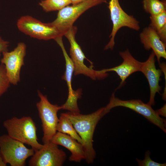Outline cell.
Here are the masks:
<instances>
[{
  "mask_svg": "<svg viewBox=\"0 0 166 166\" xmlns=\"http://www.w3.org/2000/svg\"><path fill=\"white\" fill-rule=\"evenodd\" d=\"M10 84L5 65L1 64L0 65V97L6 92Z\"/></svg>",
  "mask_w": 166,
  "mask_h": 166,
  "instance_id": "44dd1931",
  "label": "cell"
},
{
  "mask_svg": "<svg viewBox=\"0 0 166 166\" xmlns=\"http://www.w3.org/2000/svg\"><path fill=\"white\" fill-rule=\"evenodd\" d=\"M71 4L70 0H42L39 5L45 12L59 10Z\"/></svg>",
  "mask_w": 166,
  "mask_h": 166,
  "instance_id": "d6986e66",
  "label": "cell"
},
{
  "mask_svg": "<svg viewBox=\"0 0 166 166\" xmlns=\"http://www.w3.org/2000/svg\"><path fill=\"white\" fill-rule=\"evenodd\" d=\"M108 8L110 11L113 27L109 36V41L104 49H112L115 44V38L118 30L122 27H126L138 31L140 28L139 22L132 15L126 13L121 8L119 0H110Z\"/></svg>",
  "mask_w": 166,
  "mask_h": 166,
  "instance_id": "9c48e42d",
  "label": "cell"
},
{
  "mask_svg": "<svg viewBox=\"0 0 166 166\" xmlns=\"http://www.w3.org/2000/svg\"><path fill=\"white\" fill-rule=\"evenodd\" d=\"M149 26L156 32L166 25V10L160 14L151 15Z\"/></svg>",
  "mask_w": 166,
  "mask_h": 166,
  "instance_id": "ffe728a7",
  "label": "cell"
},
{
  "mask_svg": "<svg viewBox=\"0 0 166 166\" xmlns=\"http://www.w3.org/2000/svg\"><path fill=\"white\" fill-rule=\"evenodd\" d=\"M107 2V0H87L66 6L59 10L57 18L51 23L63 36L84 12L92 7Z\"/></svg>",
  "mask_w": 166,
  "mask_h": 166,
  "instance_id": "8992f818",
  "label": "cell"
},
{
  "mask_svg": "<svg viewBox=\"0 0 166 166\" xmlns=\"http://www.w3.org/2000/svg\"><path fill=\"white\" fill-rule=\"evenodd\" d=\"M31 157L29 161L30 166H61L67 158L65 153L58 145L50 141L44 144Z\"/></svg>",
  "mask_w": 166,
  "mask_h": 166,
  "instance_id": "8fae6325",
  "label": "cell"
},
{
  "mask_svg": "<svg viewBox=\"0 0 166 166\" xmlns=\"http://www.w3.org/2000/svg\"><path fill=\"white\" fill-rule=\"evenodd\" d=\"M145 11L151 15L157 14L166 10V0H143Z\"/></svg>",
  "mask_w": 166,
  "mask_h": 166,
  "instance_id": "ac0fdd59",
  "label": "cell"
},
{
  "mask_svg": "<svg viewBox=\"0 0 166 166\" xmlns=\"http://www.w3.org/2000/svg\"><path fill=\"white\" fill-rule=\"evenodd\" d=\"M119 54L123 59L122 62L114 67L102 69L103 72H115L119 77L121 81L118 87H121L124 83L126 79L135 72L140 71L142 62L134 58L128 49L120 52Z\"/></svg>",
  "mask_w": 166,
  "mask_h": 166,
  "instance_id": "4fadbf2b",
  "label": "cell"
},
{
  "mask_svg": "<svg viewBox=\"0 0 166 166\" xmlns=\"http://www.w3.org/2000/svg\"><path fill=\"white\" fill-rule=\"evenodd\" d=\"M17 26L22 33L39 40H55L63 36L51 22L44 23L29 15L23 16L19 18Z\"/></svg>",
  "mask_w": 166,
  "mask_h": 166,
  "instance_id": "ba28073f",
  "label": "cell"
},
{
  "mask_svg": "<svg viewBox=\"0 0 166 166\" xmlns=\"http://www.w3.org/2000/svg\"><path fill=\"white\" fill-rule=\"evenodd\" d=\"M26 46L23 42H19L14 49L10 52H3L1 60L5 65L7 76L10 84L17 85L20 80V73L24 65Z\"/></svg>",
  "mask_w": 166,
  "mask_h": 166,
  "instance_id": "30bf717a",
  "label": "cell"
},
{
  "mask_svg": "<svg viewBox=\"0 0 166 166\" xmlns=\"http://www.w3.org/2000/svg\"><path fill=\"white\" fill-rule=\"evenodd\" d=\"M86 0H70V1L71 4H75Z\"/></svg>",
  "mask_w": 166,
  "mask_h": 166,
  "instance_id": "4316f807",
  "label": "cell"
},
{
  "mask_svg": "<svg viewBox=\"0 0 166 166\" xmlns=\"http://www.w3.org/2000/svg\"><path fill=\"white\" fill-rule=\"evenodd\" d=\"M0 152L6 164L11 166H24L26 161L35 151L8 134L0 136Z\"/></svg>",
  "mask_w": 166,
  "mask_h": 166,
  "instance_id": "277c9868",
  "label": "cell"
},
{
  "mask_svg": "<svg viewBox=\"0 0 166 166\" xmlns=\"http://www.w3.org/2000/svg\"><path fill=\"white\" fill-rule=\"evenodd\" d=\"M50 141L67 148L71 153L69 160L71 161L80 162L85 159V154L81 144L70 136L57 132Z\"/></svg>",
  "mask_w": 166,
  "mask_h": 166,
  "instance_id": "9a60e30c",
  "label": "cell"
},
{
  "mask_svg": "<svg viewBox=\"0 0 166 166\" xmlns=\"http://www.w3.org/2000/svg\"><path fill=\"white\" fill-rule=\"evenodd\" d=\"M3 126L9 136L30 146L35 152L43 147V145L38 141L37 128L31 117H14L5 121Z\"/></svg>",
  "mask_w": 166,
  "mask_h": 166,
  "instance_id": "7a4b0ae2",
  "label": "cell"
},
{
  "mask_svg": "<svg viewBox=\"0 0 166 166\" xmlns=\"http://www.w3.org/2000/svg\"><path fill=\"white\" fill-rule=\"evenodd\" d=\"M157 113L166 117V105L165 104L161 108L156 110Z\"/></svg>",
  "mask_w": 166,
  "mask_h": 166,
  "instance_id": "d4e9b609",
  "label": "cell"
},
{
  "mask_svg": "<svg viewBox=\"0 0 166 166\" xmlns=\"http://www.w3.org/2000/svg\"><path fill=\"white\" fill-rule=\"evenodd\" d=\"M57 131L70 136L82 145L83 143L81 138L73 127L72 122L65 113H61L60 115L57 127Z\"/></svg>",
  "mask_w": 166,
  "mask_h": 166,
  "instance_id": "e0dca14e",
  "label": "cell"
},
{
  "mask_svg": "<svg viewBox=\"0 0 166 166\" xmlns=\"http://www.w3.org/2000/svg\"><path fill=\"white\" fill-rule=\"evenodd\" d=\"M156 32L161 41L166 44V25Z\"/></svg>",
  "mask_w": 166,
  "mask_h": 166,
  "instance_id": "cb8c5ba5",
  "label": "cell"
},
{
  "mask_svg": "<svg viewBox=\"0 0 166 166\" xmlns=\"http://www.w3.org/2000/svg\"><path fill=\"white\" fill-rule=\"evenodd\" d=\"M109 112L105 107L86 115L70 112L65 113L83 141L85 159L89 164L93 163L96 155L93 147V140L96 126L100 120Z\"/></svg>",
  "mask_w": 166,
  "mask_h": 166,
  "instance_id": "6da1fadb",
  "label": "cell"
},
{
  "mask_svg": "<svg viewBox=\"0 0 166 166\" xmlns=\"http://www.w3.org/2000/svg\"><path fill=\"white\" fill-rule=\"evenodd\" d=\"M77 31V27L73 26L64 35L67 38L70 44V57L74 65V75L83 74L93 80H101L105 78L108 75L107 73L103 72L101 70H95L93 69V66L89 68L85 64V59L88 61L91 65L93 63L86 58L80 46L76 41L75 35Z\"/></svg>",
  "mask_w": 166,
  "mask_h": 166,
  "instance_id": "3957f363",
  "label": "cell"
},
{
  "mask_svg": "<svg viewBox=\"0 0 166 166\" xmlns=\"http://www.w3.org/2000/svg\"><path fill=\"white\" fill-rule=\"evenodd\" d=\"M6 164L4 161L2 156L0 152V166H6Z\"/></svg>",
  "mask_w": 166,
  "mask_h": 166,
  "instance_id": "484cf974",
  "label": "cell"
},
{
  "mask_svg": "<svg viewBox=\"0 0 166 166\" xmlns=\"http://www.w3.org/2000/svg\"><path fill=\"white\" fill-rule=\"evenodd\" d=\"M140 38L145 49H152L159 63L161 58L166 59V44L161 41L154 30L149 26L144 28L140 33Z\"/></svg>",
  "mask_w": 166,
  "mask_h": 166,
  "instance_id": "5bb4252c",
  "label": "cell"
},
{
  "mask_svg": "<svg viewBox=\"0 0 166 166\" xmlns=\"http://www.w3.org/2000/svg\"><path fill=\"white\" fill-rule=\"evenodd\" d=\"M9 42L3 39L0 36V54L3 52L8 51Z\"/></svg>",
  "mask_w": 166,
  "mask_h": 166,
  "instance_id": "603a6c76",
  "label": "cell"
},
{
  "mask_svg": "<svg viewBox=\"0 0 166 166\" xmlns=\"http://www.w3.org/2000/svg\"><path fill=\"white\" fill-rule=\"evenodd\" d=\"M150 152L147 150L145 152L144 158L143 160L136 159V160L139 166H166V163H160L152 160L150 157Z\"/></svg>",
  "mask_w": 166,
  "mask_h": 166,
  "instance_id": "7402d4cb",
  "label": "cell"
},
{
  "mask_svg": "<svg viewBox=\"0 0 166 166\" xmlns=\"http://www.w3.org/2000/svg\"><path fill=\"white\" fill-rule=\"evenodd\" d=\"M62 38V37H60L56 38L55 40L61 48L65 60V70L62 78L66 82L69 91L68 97H69L76 96L77 94V90H74L72 88V79L73 74L74 72V65L65 49Z\"/></svg>",
  "mask_w": 166,
  "mask_h": 166,
  "instance_id": "2e32d148",
  "label": "cell"
},
{
  "mask_svg": "<svg viewBox=\"0 0 166 166\" xmlns=\"http://www.w3.org/2000/svg\"><path fill=\"white\" fill-rule=\"evenodd\" d=\"M118 106L129 109L140 114L165 133L166 132L165 119L161 118L148 103H145L140 99L122 100L116 97L114 93H113L109 103L105 107L110 111L112 109Z\"/></svg>",
  "mask_w": 166,
  "mask_h": 166,
  "instance_id": "52a82bcc",
  "label": "cell"
},
{
  "mask_svg": "<svg viewBox=\"0 0 166 166\" xmlns=\"http://www.w3.org/2000/svg\"><path fill=\"white\" fill-rule=\"evenodd\" d=\"M155 55L152 51L146 61L142 62L140 72L144 75L148 81L150 94L148 104L151 106L155 104V98L157 93H160L161 87L159 84L162 72L157 69L155 65Z\"/></svg>",
  "mask_w": 166,
  "mask_h": 166,
  "instance_id": "7c38bea8",
  "label": "cell"
},
{
  "mask_svg": "<svg viewBox=\"0 0 166 166\" xmlns=\"http://www.w3.org/2000/svg\"><path fill=\"white\" fill-rule=\"evenodd\" d=\"M0 56H1V54H0Z\"/></svg>",
  "mask_w": 166,
  "mask_h": 166,
  "instance_id": "83f0119b",
  "label": "cell"
},
{
  "mask_svg": "<svg viewBox=\"0 0 166 166\" xmlns=\"http://www.w3.org/2000/svg\"><path fill=\"white\" fill-rule=\"evenodd\" d=\"M40 101L36 104V107L42 123L43 132L42 141L46 144L50 140L57 132V127L58 122L57 113L61 109V106L51 104L47 97L38 91Z\"/></svg>",
  "mask_w": 166,
  "mask_h": 166,
  "instance_id": "5b68a950",
  "label": "cell"
}]
</instances>
